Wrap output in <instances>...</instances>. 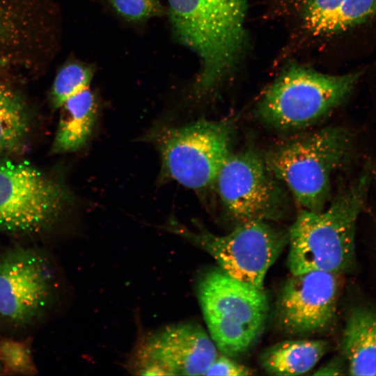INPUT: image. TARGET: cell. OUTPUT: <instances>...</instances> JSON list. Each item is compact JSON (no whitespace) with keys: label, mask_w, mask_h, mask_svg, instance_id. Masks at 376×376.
Instances as JSON below:
<instances>
[{"label":"cell","mask_w":376,"mask_h":376,"mask_svg":"<svg viewBox=\"0 0 376 376\" xmlns=\"http://www.w3.org/2000/svg\"><path fill=\"white\" fill-rule=\"evenodd\" d=\"M329 349L322 339H294L277 343L261 354L262 368L274 375H299L311 370Z\"/></svg>","instance_id":"16"},{"label":"cell","mask_w":376,"mask_h":376,"mask_svg":"<svg viewBox=\"0 0 376 376\" xmlns=\"http://www.w3.org/2000/svg\"><path fill=\"white\" fill-rule=\"evenodd\" d=\"M93 75L94 70L88 64L70 62L64 65L58 72L51 91L54 107L58 109L67 99L89 87Z\"/></svg>","instance_id":"18"},{"label":"cell","mask_w":376,"mask_h":376,"mask_svg":"<svg viewBox=\"0 0 376 376\" xmlns=\"http://www.w3.org/2000/svg\"><path fill=\"white\" fill-rule=\"evenodd\" d=\"M359 73L324 74L301 65L285 70L263 95L257 114L281 130L307 127L322 120L349 96Z\"/></svg>","instance_id":"5"},{"label":"cell","mask_w":376,"mask_h":376,"mask_svg":"<svg viewBox=\"0 0 376 376\" xmlns=\"http://www.w3.org/2000/svg\"><path fill=\"white\" fill-rule=\"evenodd\" d=\"M352 145L345 129L327 127L285 141L264 158L301 209L318 212L326 207L332 175L348 159Z\"/></svg>","instance_id":"3"},{"label":"cell","mask_w":376,"mask_h":376,"mask_svg":"<svg viewBox=\"0 0 376 376\" xmlns=\"http://www.w3.org/2000/svg\"><path fill=\"white\" fill-rule=\"evenodd\" d=\"M370 183L367 171L338 192L327 208L300 209L288 230L291 274L321 270L341 275L352 269L357 221Z\"/></svg>","instance_id":"2"},{"label":"cell","mask_w":376,"mask_h":376,"mask_svg":"<svg viewBox=\"0 0 376 376\" xmlns=\"http://www.w3.org/2000/svg\"><path fill=\"white\" fill-rule=\"evenodd\" d=\"M164 227L210 255L227 274L260 288L268 270L288 243V231L267 221L240 223L222 235L200 226L189 228L173 217Z\"/></svg>","instance_id":"7"},{"label":"cell","mask_w":376,"mask_h":376,"mask_svg":"<svg viewBox=\"0 0 376 376\" xmlns=\"http://www.w3.org/2000/svg\"><path fill=\"white\" fill-rule=\"evenodd\" d=\"M346 366L344 359L342 358L334 359L324 366H321L314 373V375H340Z\"/></svg>","instance_id":"22"},{"label":"cell","mask_w":376,"mask_h":376,"mask_svg":"<svg viewBox=\"0 0 376 376\" xmlns=\"http://www.w3.org/2000/svg\"><path fill=\"white\" fill-rule=\"evenodd\" d=\"M72 201L59 180L27 163L0 161V232L40 234L54 226Z\"/></svg>","instance_id":"8"},{"label":"cell","mask_w":376,"mask_h":376,"mask_svg":"<svg viewBox=\"0 0 376 376\" xmlns=\"http://www.w3.org/2000/svg\"><path fill=\"white\" fill-rule=\"evenodd\" d=\"M0 365L8 375H33L38 371L29 340L0 336Z\"/></svg>","instance_id":"19"},{"label":"cell","mask_w":376,"mask_h":376,"mask_svg":"<svg viewBox=\"0 0 376 376\" xmlns=\"http://www.w3.org/2000/svg\"><path fill=\"white\" fill-rule=\"evenodd\" d=\"M148 136L159 153L161 180L201 191L214 186L231 153L233 125L226 120H199L155 127Z\"/></svg>","instance_id":"6"},{"label":"cell","mask_w":376,"mask_h":376,"mask_svg":"<svg viewBox=\"0 0 376 376\" xmlns=\"http://www.w3.org/2000/svg\"><path fill=\"white\" fill-rule=\"evenodd\" d=\"M112 7L123 18L139 22L160 16L164 8L159 0H109Z\"/></svg>","instance_id":"20"},{"label":"cell","mask_w":376,"mask_h":376,"mask_svg":"<svg viewBox=\"0 0 376 376\" xmlns=\"http://www.w3.org/2000/svg\"><path fill=\"white\" fill-rule=\"evenodd\" d=\"M219 354L208 331L182 322L145 337L132 359V370L142 375H205Z\"/></svg>","instance_id":"11"},{"label":"cell","mask_w":376,"mask_h":376,"mask_svg":"<svg viewBox=\"0 0 376 376\" xmlns=\"http://www.w3.org/2000/svg\"><path fill=\"white\" fill-rule=\"evenodd\" d=\"M341 354L351 375H376V308L361 306L347 317Z\"/></svg>","instance_id":"14"},{"label":"cell","mask_w":376,"mask_h":376,"mask_svg":"<svg viewBox=\"0 0 376 376\" xmlns=\"http://www.w3.org/2000/svg\"><path fill=\"white\" fill-rule=\"evenodd\" d=\"M254 370L243 365L233 357L219 354L205 375L241 376L254 375Z\"/></svg>","instance_id":"21"},{"label":"cell","mask_w":376,"mask_h":376,"mask_svg":"<svg viewBox=\"0 0 376 376\" xmlns=\"http://www.w3.org/2000/svg\"><path fill=\"white\" fill-rule=\"evenodd\" d=\"M29 130V115L22 100L0 82V153L19 148Z\"/></svg>","instance_id":"17"},{"label":"cell","mask_w":376,"mask_h":376,"mask_svg":"<svg viewBox=\"0 0 376 376\" xmlns=\"http://www.w3.org/2000/svg\"><path fill=\"white\" fill-rule=\"evenodd\" d=\"M304 27L314 36L341 33L376 16V0H300Z\"/></svg>","instance_id":"13"},{"label":"cell","mask_w":376,"mask_h":376,"mask_svg":"<svg viewBox=\"0 0 376 376\" xmlns=\"http://www.w3.org/2000/svg\"><path fill=\"white\" fill-rule=\"evenodd\" d=\"M1 371H2V370H1V365H0V373H1Z\"/></svg>","instance_id":"23"},{"label":"cell","mask_w":376,"mask_h":376,"mask_svg":"<svg viewBox=\"0 0 376 376\" xmlns=\"http://www.w3.org/2000/svg\"><path fill=\"white\" fill-rule=\"evenodd\" d=\"M58 109L60 116L52 152L58 154L79 150L95 130L99 111L97 99L88 87L67 99Z\"/></svg>","instance_id":"15"},{"label":"cell","mask_w":376,"mask_h":376,"mask_svg":"<svg viewBox=\"0 0 376 376\" xmlns=\"http://www.w3.org/2000/svg\"><path fill=\"white\" fill-rule=\"evenodd\" d=\"M173 33L201 60L194 85L211 95L237 63L245 45L247 0H168Z\"/></svg>","instance_id":"1"},{"label":"cell","mask_w":376,"mask_h":376,"mask_svg":"<svg viewBox=\"0 0 376 376\" xmlns=\"http://www.w3.org/2000/svg\"><path fill=\"white\" fill-rule=\"evenodd\" d=\"M340 276L321 270L291 274L276 303L279 329L292 336L312 335L328 329L336 315Z\"/></svg>","instance_id":"12"},{"label":"cell","mask_w":376,"mask_h":376,"mask_svg":"<svg viewBox=\"0 0 376 376\" xmlns=\"http://www.w3.org/2000/svg\"><path fill=\"white\" fill-rule=\"evenodd\" d=\"M196 292L207 331L219 352L233 358L247 352L266 324L269 301L264 288L239 281L217 267L201 276Z\"/></svg>","instance_id":"4"},{"label":"cell","mask_w":376,"mask_h":376,"mask_svg":"<svg viewBox=\"0 0 376 376\" xmlns=\"http://www.w3.org/2000/svg\"><path fill=\"white\" fill-rule=\"evenodd\" d=\"M58 290L54 267L36 248L16 246L0 255V317L17 326L42 318Z\"/></svg>","instance_id":"10"},{"label":"cell","mask_w":376,"mask_h":376,"mask_svg":"<svg viewBox=\"0 0 376 376\" xmlns=\"http://www.w3.org/2000/svg\"><path fill=\"white\" fill-rule=\"evenodd\" d=\"M214 186L227 213L238 224L278 221L287 214V189L253 150L230 153Z\"/></svg>","instance_id":"9"}]
</instances>
